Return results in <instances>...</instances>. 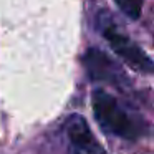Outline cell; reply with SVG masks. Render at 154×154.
<instances>
[{
	"label": "cell",
	"mask_w": 154,
	"mask_h": 154,
	"mask_svg": "<svg viewBox=\"0 0 154 154\" xmlns=\"http://www.w3.org/2000/svg\"><path fill=\"white\" fill-rule=\"evenodd\" d=\"M91 101H93L94 119L108 134L126 141H136L146 133V124L143 118L131 113L128 106L119 103L108 91L94 90Z\"/></svg>",
	"instance_id": "cell-1"
},
{
	"label": "cell",
	"mask_w": 154,
	"mask_h": 154,
	"mask_svg": "<svg viewBox=\"0 0 154 154\" xmlns=\"http://www.w3.org/2000/svg\"><path fill=\"white\" fill-rule=\"evenodd\" d=\"M98 25L100 32L103 33L104 40L111 47V50L121 58L126 65H129L134 71L144 75L152 73V60L143 51V48L131 40L119 27L113 22V18L106 12H100L98 15Z\"/></svg>",
	"instance_id": "cell-2"
},
{
	"label": "cell",
	"mask_w": 154,
	"mask_h": 154,
	"mask_svg": "<svg viewBox=\"0 0 154 154\" xmlns=\"http://www.w3.org/2000/svg\"><path fill=\"white\" fill-rule=\"evenodd\" d=\"M83 65L88 76L96 83H108L113 86L123 88L128 85L124 71L114 60H111L104 51L98 48H88L83 57Z\"/></svg>",
	"instance_id": "cell-3"
},
{
	"label": "cell",
	"mask_w": 154,
	"mask_h": 154,
	"mask_svg": "<svg viewBox=\"0 0 154 154\" xmlns=\"http://www.w3.org/2000/svg\"><path fill=\"white\" fill-rule=\"evenodd\" d=\"M68 154H106L104 147L91 133L86 119L80 114H71L65 123Z\"/></svg>",
	"instance_id": "cell-4"
},
{
	"label": "cell",
	"mask_w": 154,
	"mask_h": 154,
	"mask_svg": "<svg viewBox=\"0 0 154 154\" xmlns=\"http://www.w3.org/2000/svg\"><path fill=\"white\" fill-rule=\"evenodd\" d=\"M114 4L119 7V10L131 20H137L143 12L144 0H114Z\"/></svg>",
	"instance_id": "cell-5"
}]
</instances>
